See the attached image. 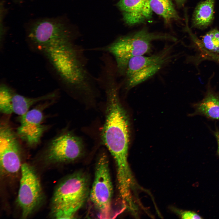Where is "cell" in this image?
Masks as SVG:
<instances>
[{
	"label": "cell",
	"mask_w": 219,
	"mask_h": 219,
	"mask_svg": "<svg viewBox=\"0 0 219 219\" xmlns=\"http://www.w3.org/2000/svg\"><path fill=\"white\" fill-rule=\"evenodd\" d=\"M43 49L73 93L84 96L93 91L96 78L88 70L84 49L69 40Z\"/></svg>",
	"instance_id": "6da1fadb"
},
{
	"label": "cell",
	"mask_w": 219,
	"mask_h": 219,
	"mask_svg": "<svg viewBox=\"0 0 219 219\" xmlns=\"http://www.w3.org/2000/svg\"><path fill=\"white\" fill-rule=\"evenodd\" d=\"M177 39L167 33L151 32L143 28L129 35L120 37L104 46L89 50L107 53L113 57L118 76H124L128 63L132 58L144 55L151 50V43L156 40L176 41Z\"/></svg>",
	"instance_id": "7a4b0ae2"
},
{
	"label": "cell",
	"mask_w": 219,
	"mask_h": 219,
	"mask_svg": "<svg viewBox=\"0 0 219 219\" xmlns=\"http://www.w3.org/2000/svg\"><path fill=\"white\" fill-rule=\"evenodd\" d=\"M89 194L88 178L81 172L74 173L57 188L52 199V213L58 219L72 218L84 204Z\"/></svg>",
	"instance_id": "3957f363"
},
{
	"label": "cell",
	"mask_w": 219,
	"mask_h": 219,
	"mask_svg": "<svg viewBox=\"0 0 219 219\" xmlns=\"http://www.w3.org/2000/svg\"><path fill=\"white\" fill-rule=\"evenodd\" d=\"M170 46L150 56L141 55L129 61L123 76L122 85L128 90L155 75L171 61Z\"/></svg>",
	"instance_id": "277c9868"
},
{
	"label": "cell",
	"mask_w": 219,
	"mask_h": 219,
	"mask_svg": "<svg viewBox=\"0 0 219 219\" xmlns=\"http://www.w3.org/2000/svg\"><path fill=\"white\" fill-rule=\"evenodd\" d=\"M83 150L81 139L71 131L64 129L46 142L42 155L46 160L51 162H69L80 157Z\"/></svg>",
	"instance_id": "5b68a950"
},
{
	"label": "cell",
	"mask_w": 219,
	"mask_h": 219,
	"mask_svg": "<svg viewBox=\"0 0 219 219\" xmlns=\"http://www.w3.org/2000/svg\"><path fill=\"white\" fill-rule=\"evenodd\" d=\"M54 102V100L46 101L19 116V125L16 132L21 141L29 147H34L39 144L44 134L51 127V125L43 124V112Z\"/></svg>",
	"instance_id": "8992f818"
},
{
	"label": "cell",
	"mask_w": 219,
	"mask_h": 219,
	"mask_svg": "<svg viewBox=\"0 0 219 219\" xmlns=\"http://www.w3.org/2000/svg\"><path fill=\"white\" fill-rule=\"evenodd\" d=\"M20 141L7 119H2L0 124V165L6 173L15 174L21 169L22 150Z\"/></svg>",
	"instance_id": "52a82bcc"
},
{
	"label": "cell",
	"mask_w": 219,
	"mask_h": 219,
	"mask_svg": "<svg viewBox=\"0 0 219 219\" xmlns=\"http://www.w3.org/2000/svg\"><path fill=\"white\" fill-rule=\"evenodd\" d=\"M94 180L90 197L95 206L104 215L110 212L113 193L109 163L107 156L102 154L97 162Z\"/></svg>",
	"instance_id": "ba28073f"
},
{
	"label": "cell",
	"mask_w": 219,
	"mask_h": 219,
	"mask_svg": "<svg viewBox=\"0 0 219 219\" xmlns=\"http://www.w3.org/2000/svg\"><path fill=\"white\" fill-rule=\"evenodd\" d=\"M21 177L17 201L22 211V217L26 218L34 210L42 197L40 183L33 169L25 163L21 165Z\"/></svg>",
	"instance_id": "9c48e42d"
},
{
	"label": "cell",
	"mask_w": 219,
	"mask_h": 219,
	"mask_svg": "<svg viewBox=\"0 0 219 219\" xmlns=\"http://www.w3.org/2000/svg\"><path fill=\"white\" fill-rule=\"evenodd\" d=\"M29 37L33 42L43 48L69 39L64 25L56 20L50 19L34 23L30 28Z\"/></svg>",
	"instance_id": "30bf717a"
},
{
	"label": "cell",
	"mask_w": 219,
	"mask_h": 219,
	"mask_svg": "<svg viewBox=\"0 0 219 219\" xmlns=\"http://www.w3.org/2000/svg\"><path fill=\"white\" fill-rule=\"evenodd\" d=\"M117 5L123 12L124 21L129 25L143 23L152 17L149 0H121Z\"/></svg>",
	"instance_id": "8fae6325"
},
{
	"label": "cell",
	"mask_w": 219,
	"mask_h": 219,
	"mask_svg": "<svg viewBox=\"0 0 219 219\" xmlns=\"http://www.w3.org/2000/svg\"><path fill=\"white\" fill-rule=\"evenodd\" d=\"M194 111L191 116L201 115L211 120L219 121V94L208 90L201 101L192 104Z\"/></svg>",
	"instance_id": "7c38bea8"
},
{
	"label": "cell",
	"mask_w": 219,
	"mask_h": 219,
	"mask_svg": "<svg viewBox=\"0 0 219 219\" xmlns=\"http://www.w3.org/2000/svg\"><path fill=\"white\" fill-rule=\"evenodd\" d=\"M57 96L56 92H53L37 97H30L13 91L9 103L10 114L14 113L19 116H22L34 105L43 102L55 99Z\"/></svg>",
	"instance_id": "4fadbf2b"
},
{
	"label": "cell",
	"mask_w": 219,
	"mask_h": 219,
	"mask_svg": "<svg viewBox=\"0 0 219 219\" xmlns=\"http://www.w3.org/2000/svg\"><path fill=\"white\" fill-rule=\"evenodd\" d=\"M214 0H206L199 3L195 9L192 18V25L195 28L207 27L214 19Z\"/></svg>",
	"instance_id": "5bb4252c"
},
{
	"label": "cell",
	"mask_w": 219,
	"mask_h": 219,
	"mask_svg": "<svg viewBox=\"0 0 219 219\" xmlns=\"http://www.w3.org/2000/svg\"><path fill=\"white\" fill-rule=\"evenodd\" d=\"M153 12L162 17L166 24L180 19L171 0H149Z\"/></svg>",
	"instance_id": "9a60e30c"
},
{
	"label": "cell",
	"mask_w": 219,
	"mask_h": 219,
	"mask_svg": "<svg viewBox=\"0 0 219 219\" xmlns=\"http://www.w3.org/2000/svg\"><path fill=\"white\" fill-rule=\"evenodd\" d=\"M204 47L210 51L219 53V31L212 30L203 36L202 39Z\"/></svg>",
	"instance_id": "2e32d148"
},
{
	"label": "cell",
	"mask_w": 219,
	"mask_h": 219,
	"mask_svg": "<svg viewBox=\"0 0 219 219\" xmlns=\"http://www.w3.org/2000/svg\"><path fill=\"white\" fill-rule=\"evenodd\" d=\"M13 91L6 85H1L0 112L5 115H10L9 105Z\"/></svg>",
	"instance_id": "e0dca14e"
},
{
	"label": "cell",
	"mask_w": 219,
	"mask_h": 219,
	"mask_svg": "<svg viewBox=\"0 0 219 219\" xmlns=\"http://www.w3.org/2000/svg\"><path fill=\"white\" fill-rule=\"evenodd\" d=\"M172 209L174 212H176L182 219H194L202 218L200 216L193 211L181 210L175 208H173Z\"/></svg>",
	"instance_id": "ac0fdd59"
},
{
	"label": "cell",
	"mask_w": 219,
	"mask_h": 219,
	"mask_svg": "<svg viewBox=\"0 0 219 219\" xmlns=\"http://www.w3.org/2000/svg\"><path fill=\"white\" fill-rule=\"evenodd\" d=\"M213 134L217 140V153L219 155V129H216L215 130L213 131Z\"/></svg>",
	"instance_id": "d6986e66"
},
{
	"label": "cell",
	"mask_w": 219,
	"mask_h": 219,
	"mask_svg": "<svg viewBox=\"0 0 219 219\" xmlns=\"http://www.w3.org/2000/svg\"><path fill=\"white\" fill-rule=\"evenodd\" d=\"M177 6L179 7L183 6L186 0H174Z\"/></svg>",
	"instance_id": "ffe728a7"
}]
</instances>
